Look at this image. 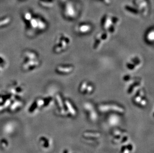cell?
I'll use <instances>...</instances> for the list:
<instances>
[{"label":"cell","mask_w":154,"mask_h":153,"mask_svg":"<svg viewBox=\"0 0 154 153\" xmlns=\"http://www.w3.org/2000/svg\"><path fill=\"white\" fill-rule=\"evenodd\" d=\"M99 110L102 112L112 110L118 112L123 113L124 110L122 107L115 104H102L99 106Z\"/></svg>","instance_id":"cell-10"},{"label":"cell","mask_w":154,"mask_h":153,"mask_svg":"<svg viewBox=\"0 0 154 153\" xmlns=\"http://www.w3.org/2000/svg\"><path fill=\"white\" fill-rule=\"evenodd\" d=\"M110 37V34L105 31L98 33L94 39L93 49L95 50H99L103 45L109 40Z\"/></svg>","instance_id":"cell-4"},{"label":"cell","mask_w":154,"mask_h":153,"mask_svg":"<svg viewBox=\"0 0 154 153\" xmlns=\"http://www.w3.org/2000/svg\"><path fill=\"white\" fill-rule=\"evenodd\" d=\"M84 135L86 137H98L100 136L99 133H85Z\"/></svg>","instance_id":"cell-18"},{"label":"cell","mask_w":154,"mask_h":153,"mask_svg":"<svg viewBox=\"0 0 154 153\" xmlns=\"http://www.w3.org/2000/svg\"><path fill=\"white\" fill-rule=\"evenodd\" d=\"M143 82L142 80L136 78L132 82L130 83L129 88H128V92L129 94H133L136 92L138 90L142 88Z\"/></svg>","instance_id":"cell-7"},{"label":"cell","mask_w":154,"mask_h":153,"mask_svg":"<svg viewBox=\"0 0 154 153\" xmlns=\"http://www.w3.org/2000/svg\"><path fill=\"white\" fill-rule=\"evenodd\" d=\"M146 40L149 44H153L154 41V31L153 28L149 30L146 34Z\"/></svg>","instance_id":"cell-13"},{"label":"cell","mask_w":154,"mask_h":153,"mask_svg":"<svg viewBox=\"0 0 154 153\" xmlns=\"http://www.w3.org/2000/svg\"><path fill=\"white\" fill-rule=\"evenodd\" d=\"M55 0H38L39 4L45 8H51L54 7Z\"/></svg>","instance_id":"cell-12"},{"label":"cell","mask_w":154,"mask_h":153,"mask_svg":"<svg viewBox=\"0 0 154 153\" xmlns=\"http://www.w3.org/2000/svg\"><path fill=\"white\" fill-rule=\"evenodd\" d=\"M124 8L126 12H128L129 13H130L132 15H137L140 14L137 8L133 4H126L124 6Z\"/></svg>","instance_id":"cell-11"},{"label":"cell","mask_w":154,"mask_h":153,"mask_svg":"<svg viewBox=\"0 0 154 153\" xmlns=\"http://www.w3.org/2000/svg\"><path fill=\"white\" fill-rule=\"evenodd\" d=\"M57 103H58V106L61 108V112L63 114H64L66 113V111L64 110V106H63V100H61V97L60 95H57Z\"/></svg>","instance_id":"cell-16"},{"label":"cell","mask_w":154,"mask_h":153,"mask_svg":"<svg viewBox=\"0 0 154 153\" xmlns=\"http://www.w3.org/2000/svg\"><path fill=\"white\" fill-rule=\"evenodd\" d=\"M143 65L142 59L139 56H134L128 60L125 64L126 68L130 72H135Z\"/></svg>","instance_id":"cell-5"},{"label":"cell","mask_w":154,"mask_h":153,"mask_svg":"<svg viewBox=\"0 0 154 153\" xmlns=\"http://www.w3.org/2000/svg\"><path fill=\"white\" fill-rule=\"evenodd\" d=\"M94 90V86L91 83L89 82L88 85L87 86V88L85 92V94H91L93 92Z\"/></svg>","instance_id":"cell-17"},{"label":"cell","mask_w":154,"mask_h":153,"mask_svg":"<svg viewBox=\"0 0 154 153\" xmlns=\"http://www.w3.org/2000/svg\"><path fill=\"white\" fill-rule=\"evenodd\" d=\"M133 4L137 8L140 14L146 16L149 12V0H133Z\"/></svg>","instance_id":"cell-6"},{"label":"cell","mask_w":154,"mask_h":153,"mask_svg":"<svg viewBox=\"0 0 154 153\" xmlns=\"http://www.w3.org/2000/svg\"><path fill=\"white\" fill-rule=\"evenodd\" d=\"M100 1H101L106 5L110 4H111V2H112V0H100Z\"/></svg>","instance_id":"cell-19"},{"label":"cell","mask_w":154,"mask_h":153,"mask_svg":"<svg viewBox=\"0 0 154 153\" xmlns=\"http://www.w3.org/2000/svg\"><path fill=\"white\" fill-rule=\"evenodd\" d=\"M89 82L87 81H83L81 82L79 86V91L82 94H85L86 90L87 88V86L88 85Z\"/></svg>","instance_id":"cell-14"},{"label":"cell","mask_w":154,"mask_h":153,"mask_svg":"<svg viewBox=\"0 0 154 153\" xmlns=\"http://www.w3.org/2000/svg\"><path fill=\"white\" fill-rule=\"evenodd\" d=\"M139 104H140L141 106H146V104H147V100L144 99V98H143L142 100L140 101V103H139Z\"/></svg>","instance_id":"cell-20"},{"label":"cell","mask_w":154,"mask_h":153,"mask_svg":"<svg viewBox=\"0 0 154 153\" xmlns=\"http://www.w3.org/2000/svg\"><path fill=\"white\" fill-rule=\"evenodd\" d=\"M71 38L66 33H61L57 37L54 46V50L57 53H60L66 50L70 45Z\"/></svg>","instance_id":"cell-2"},{"label":"cell","mask_w":154,"mask_h":153,"mask_svg":"<svg viewBox=\"0 0 154 153\" xmlns=\"http://www.w3.org/2000/svg\"><path fill=\"white\" fill-rule=\"evenodd\" d=\"M120 22V19L117 16L108 14L102 18L101 26L104 31L111 35L115 32Z\"/></svg>","instance_id":"cell-1"},{"label":"cell","mask_w":154,"mask_h":153,"mask_svg":"<svg viewBox=\"0 0 154 153\" xmlns=\"http://www.w3.org/2000/svg\"><path fill=\"white\" fill-rule=\"evenodd\" d=\"M92 29L91 25L88 23H81L75 26V30L80 34H86L89 33Z\"/></svg>","instance_id":"cell-8"},{"label":"cell","mask_w":154,"mask_h":153,"mask_svg":"<svg viewBox=\"0 0 154 153\" xmlns=\"http://www.w3.org/2000/svg\"><path fill=\"white\" fill-rule=\"evenodd\" d=\"M64 104H66V106H67L68 110H69L70 113L73 116H75L76 113L75 110V109H74L71 103H70V101L68 100H66V101H65V103H64Z\"/></svg>","instance_id":"cell-15"},{"label":"cell","mask_w":154,"mask_h":153,"mask_svg":"<svg viewBox=\"0 0 154 153\" xmlns=\"http://www.w3.org/2000/svg\"><path fill=\"white\" fill-rule=\"evenodd\" d=\"M74 70V66L71 65H60L56 68L57 72L63 75L70 74Z\"/></svg>","instance_id":"cell-9"},{"label":"cell","mask_w":154,"mask_h":153,"mask_svg":"<svg viewBox=\"0 0 154 153\" xmlns=\"http://www.w3.org/2000/svg\"><path fill=\"white\" fill-rule=\"evenodd\" d=\"M123 153H129V151L128 150V149H126Z\"/></svg>","instance_id":"cell-21"},{"label":"cell","mask_w":154,"mask_h":153,"mask_svg":"<svg viewBox=\"0 0 154 153\" xmlns=\"http://www.w3.org/2000/svg\"><path fill=\"white\" fill-rule=\"evenodd\" d=\"M79 8L74 1H67L63 9V14L66 19L73 20L79 16Z\"/></svg>","instance_id":"cell-3"}]
</instances>
